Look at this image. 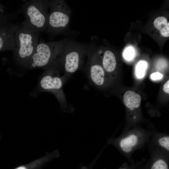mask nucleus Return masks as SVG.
<instances>
[{
    "instance_id": "nucleus-1",
    "label": "nucleus",
    "mask_w": 169,
    "mask_h": 169,
    "mask_svg": "<svg viewBox=\"0 0 169 169\" xmlns=\"http://www.w3.org/2000/svg\"><path fill=\"white\" fill-rule=\"evenodd\" d=\"M90 47L73 40L69 41L52 67L64 74L61 76L64 83L82 66Z\"/></svg>"
},
{
    "instance_id": "nucleus-2",
    "label": "nucleus",
    "mask_w": 169,
    "mask_h": 169,
    "mask_svg": "<svg viewBox=\"0 0 169 169\" xmlns=\"http://www.w3.org/2000/svg\"><path fill=\"white\" fill-rule=\"evenodd\" d=\"M39 32L21 24L14 34L13 60L16 66L24 69L39 42Z\"/></svg>"
},
{
    "instance_id": "nucleus-3",
    "label": "nucleus",
    "mask_w": 169,
    "mask_h": 169,
    "mask_svg": "<svg viewBox=\"0 0 169 169\" xmlns=\"http://www.w3.org/2000/svg\"><path fill=\"white\" fill-rule=\"evenodd\" d=\"M69 41L67 38L45 43L41 40L23 70L37 68L46 69L54 62Z\"/></svg>"
},
{
    "instance_id": "nucleus-4",
    "label": "nucleus",
    "mask_w": 169,
    "mask_h": 169,
    "mask_svg": "<svg viewBox=\"0 0 169 169\" xmlns=\"http://www.w3.org/2000/svg\"><path fill=\"white\" fill-rule=\"evenodd\" d=\"M49 0L25 1L19 12L24 20L22 24L41 33L47 30L48 24Z\"/></svg>"
},
{
    "instance_id": "nucleus-5",
    "label": "nucleus",
    "mask_w": 169,
    "mask_h": 169,
    "mask_svg": "<svg viewBox=\"0 0 169 169\" xmlns=\"http://www.w3.org/2000/svg\"><path fill=\"white\" fill-rule=\"evenodd\" d=\"M153 132L150 130L134 128L123 131L118 137L111 138L108 143L114 146L123 155L131 156L150 140Z\"/></svg>"
},
{
    "instance_id": "nucleus-6",
    "label": "nucleus",
    "mask_w": 169,
    "mask_h": 169,
    "mask_svg": "<svg viewBox=\"0 0 169 169\" xmlns=\"http://www.w3.org/2000/svg\"><path fill=\"white\" fill-rule=\"evenodd\" d=\"M49 13L47 33L51 35L62 34L68 28L71 11L64 0H49Z\"/></svg>"
},
{
    "instance_id": "nucleus-7",
    "label": "nucleus",
    "mask_w": 169,
    "mask_h": 169,
    "mask_svg": "<svg viewBox=\"0 0 169 169\" xmlns=\"http://www.w3.org/2000/svg\"><path fill=\"white\" fill-rule=\"evenodd\" d=\"M44 70L38 82V91H47L53 94L59 102L61 108L66 110L70 107L63 91L64 83L60 76V73L52 67Z\"/></svg>"
},
{
    "instance_id": "nucleus-8",
    "label": "nucleus",
    "mask_w": 169,
    "mask_h": 169,
    "mask_svg": "<svg viewBox=\"0 0 169 169\" xmlns=\"http://www.w3.org/2000/svg\"><path fill=\"white\" fill-rule=\"evenodd\" d=\"M85 66V71L91 83L97 87L102 86L105 83V72L99 59V53L90 47Z\"/></svg>"
},
{
    "instance_id": "nucleus-9",
    "label": "nucleus",
    "mask_w": 169,
    "mask_h": 169,
    "mask_svg": "<svg viewBox=\"0 0 169 169\" xmlns=\"http://www.w3.org/2000/svg\"><path fill=\"white\" fill-rule=\"evenodd\" d=\"M101 64L105 72L111 73L114 72L116 68V61L115 56L112 51L108 49L104 51Z\"/></svg>"
},
{
    "instance_id": "nucleus-10",
    "label": "nucleus",
    "mask_w": 169,
    "mask_h": 169,
    "mask_svg": "<svg viewBox=\"0 0 169 169\" xmlns=\"http://www.w3.org/2000/svg\"><path fill=\"white\" fill-rule=\"evenodd\" d=\"M141 100V96L139 94L131 90L126 91L123 97L125 105L131 111L139 107Z\"/></svg>"
},
{
    "instance_id": "nucleus-11",
    "label": "nucleus",
    "mask_w": 169,
    "mask_h": 169,
    "mask_svg": "<svg viewBox=\"0 0 169 169\" xmlns=\"http://www.w3.org/2000/svg\"><path fill=\"white\" fill-rule=\"evenodd\" d=\"M152 142L161 151L168 154L169 151V136L167 134L153 133Z\"/></svg>"
},
{
    "instance_id": "nucleus-12",
    "label": "nucleus",
    "mask_w": 169,
    "mask_h": 169,
    "mask_svg": "<svg viewBox=\"0 0 169 169\" xmlns=\"http://www.w3.org/2000/svg\"><path fill=\"white\" fill-rule=\"evenodd\" d=\"M153 152L152 154L153 160L150 169H169L168 163L165 157L166 153L160 151Z\"/></svg>"
},
{
    "instance_id": "nucleus-13",
    "label": "nucleus",
    "mask_w": 169,
    "mask_h": 169,
    "mask_svg": "<svg viewBox=\"0 0 169 169\" xmlns=\"http://www.w3.org/2000/svg\"><path fill=\"white\" fill-rule=\"evenodd\" d=\"M153 24L162 36L164 37H169V23L166 17L163 16L157 17L154 20Z\"/></svg>"
},
{
    "instance_id": "nucleus-14",
    "label": "nucleus",
    "mask_w": 169,
    "mask_h": 169,
    "mask_svg": "<svg viewBox=\"0 0 169 169\" xmlns=\"http://www.w3.org/2000/svg\"><path fill=\"white\" fill-rule=\"evenodd\" d=\"M147 67V63L144 61H139L136 65L135 73L136 76L141 78L143 77Z\"/></svg>"
},
{
    "instance_id": "nucleus-15",
    "label": "nucleus",
    "mask_w": 169,
    "mask_h": 169,
    "mask_svg": "<svg viewBox=\"0 0 169 169\" xmlns=\"http://www.w3.org/2000/svg\"><path fill=\"white\" fill-rule=\"evenodd\" d=\"M135 51L134 49L129 47L125 49L123 53V56L124 58L127 60L132 59L134 56Z\"/></svg>"
},
{
    "instance_id": "nucleus-16",
    "label": "nucleus",
    "mask_w": 169,
    "mask_h": 169,
    "mask_svg": "<svg viewBox=\"0 0 169 169\" xmlns=\"http://www.w3.org/2000/svg\"><path fill=\"white\" fill-rule=\"evenodd\" d=\"M162 74L158 72L153 73L151 75V78L153 80L161 79L162 78Z\"/></svg>"
},
{
    "instance_id": "nucleus-17",
    "label": "nucleus",
    "mask_w": 169,
    "mask_h": 169,
    "mask_svg": "<svg viewBox=\"0 0 169 169\" xmlns=\"http://www.w3.org/2000/svg\"><path fill=\"white\" fill-rule=\"evenodd\" d=\"M163 89L166 93L169 94V80H168L164 84Z\"/></svg>"
},
{
    "instance_id": "nucleus-18",
    "label": "nucleus",
    "mask_w": 169,
    "mask_h": 169,
    "mask_svg": "<svg viewBox=\"0 0 169 169\" xmlns=\"http://www.w3.org/2000/svg\"><path fill=\"white\" fill-rule=\"evenodd\" d=\"M15 169H28V167L27 166H19Z\"/></svg>"
},
{
    "instance_id": "nucleus-19",
    "label": "nucleus",
    "mask_w": 169,
    "mask_h": 169,
    "mask_svg": "<svg viewBox=\"0 0 169 169\" xmlns=\"http://www.w3.org/2000/svg\"><path fill=\"white\" fill-rule=\"evenodd\" d=\"M119 169H127L124 168H121Z\"/></svg>"
}]
</instances>
